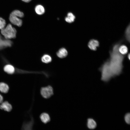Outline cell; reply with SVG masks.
I'll list each match as a JSON object with an SVG mask.
<instances>
[{"instance_id": "cell-12", "label": "cell", "mask_w": 130, "mask_h": 130, "mask_svg": "<svg viewBox=\"0 0 130 130\" xmlns=\"http://www.w3.org/2000/svg\"><path fill=\"white\" fill-rule=\"evenodd\" d=\"M97 126V123L93 119L89 118L88 119L87 126L89 129H94Z\"/></svg>"}, {"instance_id": "cell-5", "label": "cell", "mask_w": 130, "mask_h": 130, "mask_svg": "<svg viewBox=\"0 0 130 130\" xmlns=\"http://www.w3.org/2000/svg\"><path fill=\"white\" fill-rule=\"evenodd\" d=\"M9 19L12 24L18 26L20 27L22 25V21L21 19L11 14L9 16Z\"/></svg>"}, {"instance_id": "cell-24", "label": "cell", "mask_w": 130, "mask_h": 130, "mask_svg": "<svg viewBox=\"0 0 130 130\" xmlns=\"http://www.w3.org/2000/svg\"><path fill=\"white\" fill-rule=\"evenodd\" d=\"M130 53H129L127 57L129 59V60H130Z\"/></svg>"}, {"instance_id": "cell-19", "label": "cell", "mask_w": 130, "mask_h": 130, "mask_svg": "<svg viewBox=\"0 0 130 130\" xmlns=\"http://www.w3.org/2000/svg\"><path fill=\"white\" fill-rule=\"evenodd\" d=\"M125 36L126 40L129 43L130 42V25L127 28L125 32Z\"/></svg>"}, {"instance_id": "cell-2", "label": "cell", "mask_w": 130, "mask_h": 130, "mask_svg": "<svg viewBox=\"0 0 130 130\" xmlns=\"http://www.w3.org/2000/svg\"><path fill=\"white\" fill-rule=\"evenodd\" d=\"M101 73V80L108 82L113 77L107 60L105 61L99 68Z\"/></svg>"}, {"instance_id": "cell-14", "label": "cell", "mask_w": 130, "mask_h": 130, "mask_svg": "<svg viewBox=\"0 0 130 130\" xmlns=\"http://www.w3.org/2000/svg\"><path fill=\"white\" fill-rule=\"evenodd\" d=\"M35 9L36 13L38 15H42L45 12L44 7L41 5H37L35 7Z\"/></svg>"}, {"instance_id": "cell-7", "label": "cell", "mask_w": 130, "mask_h": 130, "mask_svg": "<svg viewBox=\"0 0 130 130\" xmlns=\"http://www.w3.org/2000/svg\"><path fill=\"white\" fill-rule=\"evenodd\" d=\"M99 42L97 40L92 39L89 42L88 46L91 50L95 51L97 49V48L99 46Z\"/></svg>"}, {"instance_id": "cell-17", "label": "cell", "mask_w": 130, "mask_h": 130, "mask_svg": "<svg viewBox=\"0 0 130 130\" xmlns=\"http://www.w3.org/2000/svg\"><path fill=\"white\" fill-rule=\"evenodd\" d=\"M119 52L122 54L124 55L128 52V49L127 46L124 45H120L118 48Z\"/></svg>"}, {"instance_id": "cell-9", "label": "cell", "mask_w": 130, "mask_h": 130, "mask_svg": "<svg viewBox=\"0 0 130 130\" xmlns=\"http://www.w3.org/2000/svg\"><path fill=\"white\" fill-rule=\"evenodd\" d=\"M0 105V108L7 112L10 111L12 109V106L7 101L2 102Z\"/></svg>"}, {"instance_id": "cell-18", "label": "cell", "mask_w": 130, "mask_h": 130, "mask_svg": "<svg viewBox=\"0 0 130 130\" xmlns=\"http://www.w3.org/2000/svg\"><path fill=\"white\" fill-rule=\"evenodd\" d=\"M11 14L19 18H22L24 16V13L18 10L13 11Z\"/></svg>"}, {"instance_id": "cell-3", "label": "cell", "mask_w": 130, "mask_h": 130, "mask_svg": "<svg viewBox=\"0 0 130 130\" xmlns=\"http://www.w3.org/2000/svg\"><path fill=\"white\" fill-rule=\"evenodd\" d=\"M1 32L6 39H14L16 37V30L10 24H8L5 27L1 29Z\"/></svg>"}, {"instance_id": "cell-8", "label": "cell", "mask_w": 130, "mask_h": 130, "mask_svg": "<svg viewBox=\"0 0 130 130\" xmlns=\"http://www.w3.org/2000/svg\"><path fill=\"white\" fill-rule=\"evenodd\" d=\"M68 53L67 49L64 47L60 48L56 52L57 56L60 58H63L66 57Z\"/></svg>"}, {"instance_id": "cell-15", "label": "cell", "mask_w": 130, "mask_h": 130, "mask_svg": "<svg viewBox=\"0 0 130 130\" xmlns=\"http://www.w3.org/2000/svg\"><path fill=\"white\" fill-rule=\"evenodd\" d=\"M9 90V87L8 85L3 82L0 83V91L4 93H7Z\"/></svg>"}, {"instance_id": "cell-16", "label": "cell", "mask_w": 130, "mask_h": 130, "mask_svg": "<svg viewBox=\"0 0 130 130\" xmlns=\"http://www.w3.org/2000/svg\"><path fill=\"white\" fill-rule=\"evenodd\" d=\"M75 16L71 12L68 13L67 14V16L65 19V21L67 22L71 23L73 22L75 19Z\"/></svg>"}, {"instance_id": "cell-4", "label": "cell", "mask_w": 130, "mask_h": 130, "mask_svg": "<svg viewBox=\"0 0 130 130\" xmlns=\"http://www.w3.org/2000/svg\"><path fill=\"white\" fill-rule=\"evenodd\" d=\"M40 93L43 98L46 99L49 98L53 94V88L50 85L42 87L40 89Z\"/></svg>"}, {"instance_id": "cell-21", "label": "cell", "mask_w": 130, "mask_h": 130, "mask_svg": "<svg viewBox=\"0 0 130 130\" xmlns=\"http://www.w3.org/2000/svg\"><path fill=\"white\" fill-rule=\"evenodd\" d=\"M124 120L126 123L129 124L130 123V113H127L124 117Z\"/></svg>"}, {"instance_id": "cell-23", "label": "cell", "mask_w": 130, "mask_h": 130, "mask_svg": "<svg viewBox=\"0 0 130 130\" xmlns=\"http://www.w3.org/2000/svg\"><path fill=\"white\" fill-rule=\"evenodd\" d=\"M22 1L25 2H29L30 1L32 0H21Z\"/></svg>"}, {"instance_id": "cell-6", "label": "cell", "mask_w": 130, "mask_h": 130, "mask_svg": "<svg viewBox=\"0 0 130 130\" xmlns=\"http://www.w3.org/2000/svg\"><path fill=\"white\" fill-rule=\"evenodd\" d=\"M12 44V42L11 41L8 39H4L0 35V50L10 47Z\"/></svg>"}, {"instance_id": "cell-13", "label": "cell", "mask_w": 130, "mask_h": 130, "mask_svg": "<svg viewBox=\"0 0 130 130\" xmlns=\"http://www.w3.org/2000/svg\"><path fill=\"white\" fill-rule=\"evenodd\" d=\"M4 70L5 72L9 74H12L15 72L14 68L10 65H7L5 66Z\"/></svg>"}, {"instance_id": "cell-20", "label": "cell", "mask_w": 130, "mask_h": 130, "mask_svg": "<svg viewBox=\"0 0 130 130\" xmlns=\"http://www.w3.org/2000/svg\"><path fill=\"white\" fill-rule=\"evenodd\" d=\"M6 25V22L5 20L0 17V29L1 30L4 28Z\"/></svg>"}, {"instance_id": "cell-11", "label": "cell", "mask_w": 130, "mask_h": 130, "mask_svg": "<svg viewBox=\"0 0 130 130\" xmlns=\"http://www.w3.org/2000/svg\"><path fill=\"white\" fill-rule=\"evenodd\" d=\"M41 60V62L43 63L48 64L52 62V58L50 55L47 54H45L42 56Z\"/></svg>"}, {"instance_id": "cell-22", "label": "cell", "mask_w": 130, "mask_h": 130, "mask_svg": "<svg viewBox=\"0 0 130 130\" xmlns=\"http://www.w3.org/2000/svg\"><path fill=\"white\" fill-rule=\"evenodd\" d=\"M3 98L2 96L0 94V103H1L3 101Z\"/></svg>"}, {"instance_id": "cell-10", "label": "cell", "mask_w": 130, "mask_h": 130, "mask_svg": "<svg viewBox=\"0 0 130 130\" xmlns=\"http://www.w3.org/2000/svg\"><path fill=\"white\" fill-rule=\"evenodd\" d=\"M39 117L41 121L45 124L49 122L51 120L49 115L48 113L46 112L42 113L40 115Z\"/></svg>"}, {"instance_id": "cell-1", "label": "cell", "mask_w": 130, "mask_h": 130, "mask_svg": "<svg viewBox=\"0 0 130 130\" xmlns=\"http://www.w3.org/2000/svg\"><path fill=\"white\" fill-rule=\"evenodd\" d=\"M121 42L117 43L113 46L109 52L110 58L107 60L113 77L120 74L123 68V63L125 56L118 51Z\"/></svg>"}]
</instances>
